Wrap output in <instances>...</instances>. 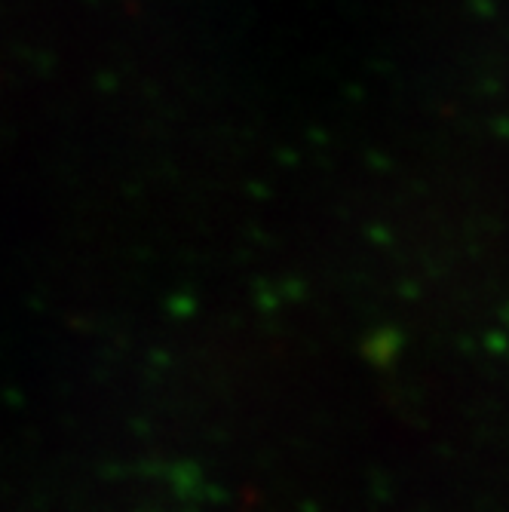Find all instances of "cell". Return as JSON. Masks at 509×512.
<instances>
[]
</instances>
